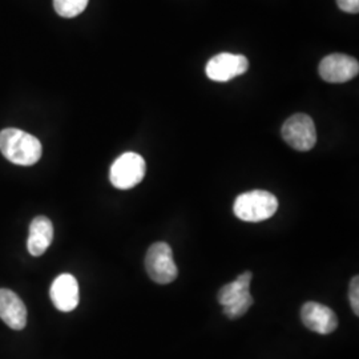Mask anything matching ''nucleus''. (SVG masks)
<instances>
[{
	"instance_id": "nucleus-1",
	"label": "nucleus",
	"mask_w": 359,
	"mask_h": 359,
	"mask_svg": "<svg viewBox=\"0 0 359 359\" xmlns=\"http://www.w3.org/2000/svg\"><path fill=\"white\" fill-rule=\"evenodd\" d=\"M0 152L13 164L29 167L40 160L43 147L35 136L22 129L6 128L0 132Z\"/></svg>"
},
{
	"instance_id": "nucleus-2",
	"label": "nucleus",
	"mask_w": 359,
	"mask_h": 359,
	"mask_svg": "<svg viewBox=\"0 0 359 359\" xmlns=\"http://www.w3.org/2000/svg\"><path fill=\"white\" fill-rule=\"evenodd\" d=\"M252 278V271H245L233 283L222 286L218 292V302L224 306V314L229 320H237L243 317L253 305L255 299L249 290Z\"/></svg>"
},
{
	"instance_id": "nucleus-3",
	"label": "nucleus",
	"mask_w": 359,
	"mask_h": 359,
	"mask_svg": "<svg viewBox=\"0 0 359 359\" xmlns=\"http://www.w3.org/2000/svg\"><path fill=\"white\" fill-rule=\"evenodd\" d=\"M278 209V200L266 191H250L240 194L233 205L234 216L246 222L269 219Z\"/></svg>"
},
{
	"instance_id": "nucleus-4",
	"label": "nucleus",
	"mask_w": 359,
	"mask_h": 359,
	"mask_svg": "<svg viewBox=\"0 0 359 359\" xmlns=\"http://www.w3.org/2000/svg\"><path fill=\"white\" fill-rule=\"evenodd\" d=\"M145 269L149 278L160 285L173 283L177 278L179 270L167 243H156L149 246L145 256Z\"/></svg>"
},
{
	"instance_id": "nucleus-5",
	"label": "nucleus",
	"mask_w": 359,
	"mask_h": 359,
	"mask_svg": "<svg viewBox=\"0 0 359 359\" xmlns=\"http://www.w3.org/2000/svg\"><path fill=\"white\" fill-rule=\"evenodd\" d=\"M147 164L140 154L127 152L117 157L109 170V180L112 185L127 191L139 185L145 177Z\"/></svg>"
},
{
	"instance_id": "nucleus-6",
	"label": "nucleus",
	"mask_w": 359,
	"mask_h": 359,
	"mask_svg": "<svg viewBox=\"0 0 359 359\" xmlns=\"http://www.w3.org/2000/svg\"><path fill=\"white\" fill-rule=\"evenodd\" d=\"M283 140L299 152H308L317 142V130L314 121L305 114L290 116L283 126Z\"/></svg>"
},
{
	"instance_id": "nucleus-7",
	"label": "nucleus",
	"mask_w": 359,
	"mask_h": 359,
	"mask_svg": "<svg viewBox=\"0 0 359 359\" xmlns=\"http://www.w3.org/2000/svg\"><path fill=\"white\" fill-rule=\"evenodd\" d=\"M249 69V60L244 55H233L229 52L218 53L206 65V76L213 81L226 83L234 77L241 76Z\"/></svg>"
},
{
	"instance_id": "nucleus-8",
	"label": "nucleus",
	"mask_w": 359,
	"mask_h": 359,
	"mask_svg": "<svg viewBox=\"0 0 359 359\" xmlns=\"http://www.w3.org/2000/svg\"><path fill=\"white\" fill-rule=\"evenodd\" d=\"M318 71L327 83H346L358 75V60L344 53H333L322 59Z\"/></svg>"
},
{
	"instance_id": "nucleus-9",
	"label": "nucleus",
	"mask_w": 359,
	"mask_h": 359,
	"mask_svg": "<svg viewBox=\"0 0 359 359\" xmlns=\"http://www.w3.org/2000/svg\"><path fill=\"white\" fill-rule=\"evenodd\" d=\"M301 320L314 333L332 334L338 327V318L333 310L318 302L310 301L301 309Z\"/></svg>"
},
{
	"instance_id": "nucleus-10",
	"label": "nucleus",
	"mask_w": 359,
	"mask_h": 359,
	"mask_svg": "<svg viewBox=\"0 0 359 359\" xmlns=\"http://www.w3.org/2000/svg\"><path fill=\"white\" fill-rule=\"evenodd\" d=\"M52 304L63 313L75 310L79 305V283L72 274H60L51 285Z\"/></svg>"
},
{
	"instance_id": "nucleus-11",
	"label": "nucleus",
	"mask_w": 359,
	"mask_h": 359,
	"mask_svg": "<svg viewBox=\"0 0 359 359\" xmlns=\"http://www.w3.org/2000/svg\"><path fill=\"white\" fill-rule=\"evenodd\" d=\"M0 318L13 330H23L26 327V305L10 289H0Z\"/></svg>"
},
{
	"instance_id": "nucleus-12",
	"label": "nucleus",
	"mask_w": 359,
	"mask_h": 359,
	"mask_svg": "<svg viewBox=\"0 0 359 359\" xmlns=\"http://www.w3.org/2000/svg\"><path fill=\"white\" fill-rule=\"evenodd\" d=\"M53 240V225L51 219L46 216L34 218L29 225V234L27 248L29 255L34 257L43 256L50 248Z\"/></svg>"
},
{
	"instance_id": "nucleus-13",
	"label": "nucleus",
	"mask_w": 359,
	"mask_h": 359,
	"mask_svg": "<svg viewBox=\"0 0 359 359\" xmlns=\"http://www.w3.org/2000/svg\"><path fill=\"white\" fill-rule=\"evenodd\" d=\"M90 0H53V7L57 15L65 19L75 18L83 13Z\"/></svg>"
},
{
	"instance_id": "nucleus-14",
	"label": "nucleus",
	"mask_w": 359,
	"mask_h": 359,
	"mask_svg": "<svg viewBox=\"0 0 359 359\" xmlns=\"http://www.w3.org/2000/svg\"><path fill=\"white\" fill-rule=\"evenodd\" d=\"M359 277L354 276L350 281V287H348V299H350V305L354 311L355 316H359Z\"/></svg>"
},
{
	"instance_id": "nucleus-15",
	"label": "nucleus",
	"mask_w": 359,
	"mask_h": 359,
	"mask_svg": "<svg viewBox=\"0 0 359 359\" xmlns=\"http://www.w3.org/2000/svg\"><path fill=\"white\" fill-rule=\"evenodd\" d=\"M339 10L348 13H359V0H337Z\"/></svg>"
}]
</instances>
